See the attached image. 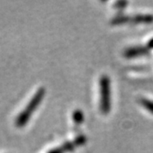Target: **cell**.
<instances>
[{"label": "cell", "instance_id": "6da1fadb", "mask_svg": "<svg viewBox=\"0 0 153 153\" xmlns=\"http://www.w3.org/2000/svg\"><path fill=\"white\" fill-rule=\"evenodd\" d=\"M45 92H46V90H45L44 88H40L38 91L35 93V94L33 95V99L30 100V102L26 106L25 110H23L22 112L20 113V115L18 116V117L16 120V126L22 127V126L26 125V123L29 120L30 117L32 116V114L34 112V111L39 105V104L41 103L42 100L45 95Z\"/></svg>", "mask_w": 153, "mask_h": 153}, {"label": "cell", "instance_id": "7a4b0ae2", "mask_svg": "<svg viewBox=\"0 0 153 153\" xmlns=\"http://www.w3.org/2000/svg\"><path fill=\"white\" fill-rule=\"evenodd\" d=\"M100 111L103 114H107L111 110L110 98V78L106 75L100 77Z\"/></svg>", "mask_w": 153, "mask_h": 153}, {"label": "cell", "instance_id": "3957f363", "mask_svg": "<svg viewBox=\"0 0 153 153\" xmlns=\"http://www.w3.org/2000/svg\"><path fill=\"white\" fill-rule=\"evenodd\" d=\"M149 49L147 47H134L128 49L124 52V56L127 58H134L138 56H142L148 54Z\"/></svg>", "mask_w": 153, "mask_h": 153}, {"label": "cell", "instance_id": "277c9868", "mask_svg": "<svg viewBox=\"0 0 153 153\" xmlns=\"http://www.w3.org/2000/svg\"><path fill=\"white\" fill-rule=\"evenodd\" d=\"M131 22L135 24H151L153 22V15H136L132 17Z\"/></svg>", "mask_w": 153, "mask_h": 153}, {"label": "cell", "instance_id": "5b68a950", "mask_svg": "<svg viewBox=\"0 0 153 153\" xmlns=\"http://www.w3.org/2000/svg\"><path fill=\"white\" fill-rule=\"evenodd\" d=\"M131 22V18L128 16H118L113 18L111 22V25H122L125 24L127 22Z\"/></svg>", "mask_w": 153, "mask_h": 153}, {"label": "cell", "instance_id": "8992f818", "mask_svg": "<svg viewBox=\"0 0 153 153\" xmlns=\"http://www.w3.org/2000/svg\"><path fill=\"white\" fill-rule=\"evenodd\" d=\"M140 104L142 105L148 111H150L151 113L153 114V101L152 100H150L146 98H141L140 100Z\"/></svg>", "mask_w": 153, "mask_h": 153}, {"label": "cell", "instance_id": "52a82bcc", "mask_svg": "<svg viewBox=\"0 0 153 153\" xmlns=\"http://www.w3.org/2000/svg\"><path fill=\"white\" fill-rule=\"evenodd\" d=\"M72 117H73V120L76 124H81L83 121V113L81 110H76L73 112Z\"/></svg>", "mask_w": 153, "mask_h": 153}, {"label": "cell", "instance_id": "ba28073f", "mask_svg": "<svg viewBox=\"0 0 153 153\" xmlns=\"http://www.w3.org/2000/svg\"><path fill=\"white\" fill-rule=\"evenodd\" d=\"M75 147H76V145H75V143L73 142V141H72V142H66L60 146V148L63 150L64 152H71V151L74 150V148Z\"/></svg>", "mask_w": 153, "mask_h": 153}, {"label": "cell", "instance_id": "9c48e42d", "mask_svg": "<svg viewBox=\"0 0 153 153\" xmlns=\"http://www.w3.org/2000/svg\"><path fill=\"white\" fill-rule=\"evenodd\" d=\"M73 142L75 143L76 146H82L84 143L86 142V137L83 136V135H80V136L76 137V139L74 140Z\"/></svg>", "mask_w": 153, "mask_h": 153}, {"label": "cell", "instance_id": "30bf717a", "mask_svg": "<svg viewBox=\"0 0 153 153\" xmlns=\"http://www.w3.org/2000/svg\"><path fill=\"white\" fill-rule=\"evenodd\" d=\"M127 5H128V2H126V1H119V2H117L115 4L114 7L117 8V9L122 10V9H124Z\"/></svg>", "mask_w": 153, "mask_h": 153}, {"label": "cell", "instance_id": "8fae6325", "mask_svg": "<svg viewBox=\"0 0 153 153\" xmlns=\"http://www.w3.org/2000/svg\"><path fill=\"white\" fill-rule=\"evenodd\" d=\"M49 153H64L63 150L61 148H55V149H53L51 150L50 152H49Z\"/></svg>", "mask_w": 153, "mask_h": 153}, {"label": "cell", "instance_id": "7c38bea8", "mask_svg": "<svg viewBox=\"0 0 153 153\" xmlns=\"http://www.w3.org/2000/svg\"><path fill=\"white\" fill-rule=\"evenodd\" d=\"M147 48L148 49H153V38H152V39L149 41V43H148V45H147Z\"/></svg>", "mask_w": 153, "mask_h": 153}]
</instances>
